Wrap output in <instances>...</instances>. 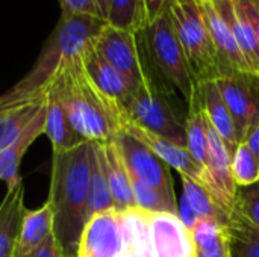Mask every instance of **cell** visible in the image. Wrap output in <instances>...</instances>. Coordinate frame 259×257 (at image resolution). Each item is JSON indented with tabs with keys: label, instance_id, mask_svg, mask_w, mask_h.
Instances as JSON below:
<instances>
[{
	"label": "cell",
	"instance_id": "19",
	"mask_svg": "<svg viewBox=\"0 0 259 257\" xmlns=\"http://www.w3.org/2000/svg\"><path fill=\"white\" fill-rule=\"evenodd\" d=\"M103 155L114 209L120 214H126L132 209H137L131 185V176L114 139L103 142Z\"/></svg>",
	"mask_w": 259,
	"mask_h": 257
},
{
	"label": "cell",
	"instance_id": "3",
	"mask_svg": "<svg viewBox=\"0 0 259 257\" xmlns=\"http://www.w3.org/2000/svg\"><path fill=\"white\" fill-rule=\"evenodd\" d=\"M49 89L58 95L73 129L83 141L105 142L118 132L123 108L118 101L100 92L90 80L82 58L65 65Z\"/></svg>",
	"mask_w": 259,
	"mask_h": 257
},
{
	"label": "cell",
	"instance_id": "30",
	"mask_svg": "<svg viewBox=\"0 0 259 257\" xmlns=\"http://www.w3.org/2000/svg\"><path fill=\"white\" fill-rule=\"evenodd\" d=\"M232 179L238 188H247L259 182V164L244 142H240L231 158Z\"/></svg>",
	"mask_w": 259,
	"mask_h": 257
},
{
	"label": "cell",
	"instance_id": "17",
	"mask_svg": "<svg viewBox=\"0 0 259 257\" xmlns=\"http://www.w3.org/2000/svg\"><path fill=\"white\" fill-rule=\"evenodd\" d=\"M46 129V103L35 120L27 126V129L21 133V136L8 148L0 151V182L6 183L8 189H12L21 182V176L18 173L20 164L29 147L44 135Z\"/></svg>",
	"mask_w": 259,
	"mask_h": 257
},
{
	"label": "cell",
	"instance_id": "2",
	"mask_svg": "<svg viewBox=\"0 0 259 257\" xmlns=\"http://www.w3.org/2000/svg\"><path fill=\"white\" fill-rule=\"evenodd\" d=\"M91 142L53 151L47 203L53 212V235L67 257H76L87 224Z\"/></svg>",
	"mask_w": 259,
	"mask_h": 257
},
{
	"label": "cell",
	"instance_id": "8",
	"mask_svg": "<svg viewBox=\"0 0 259 257\" xmlns=\"http://www.w3.org/2000/svg\"><path fill=\"white\" fill-rule=\"evenodd\" d=\"M124 215L108 211L91 217L80 235L76 257H126Z\"/></svg>",
	"mask_w": 259,
	"mask_h": 257
},
{
	"label": "cell",
	"instance_id": "23",
	"mask_svg": "<svg viewBox=\"0 0 259 257\" xmlns=\"http://www.w3.org/2000/svg\"><path fill=\"white\" fill-rule=\"evenodd\" d=\"M52 233H53V212L47 201L39 209L35 211L26 209L14 257L32 256L33 251Z\"/></svg>",
	"mask_w": 259,
	"mask_h": 257
},
{
	"label": "cell",
	"instance_id": "4",
	"mask_svg": "<svg viewBox=\"0 0 259 257\" xmlns=\"http://www.w3.org/2000/svg\"><path fill=\"white\" fill-rule=\"evenodd\" d=\"M143 56L184 95L187 103L196 91V82L191 76L184 48L175 30L168 3L164 11L144 29L137 33Z\"/></svg>",
	"mask_w": 259,
	"mask_h": 257
},
{
	"label": "cell",
	"instance_id": "14",
	"mask_svg": "<svg viewBox=\"0 0 259 257\" xmlns=\"http://www.w3.org/2000/svg\"><path fill=\"white\" fill-rule=\"evenodd\" d=\"M208 132V177L211 183V192L220 201V204L231 214L234 209L235 195L238 186L232 179L231 155L226 144L206 120Z\"/></svg>",
	"mask_w": 259,
	"mask_h": 257
},
{
	"label": "cell",
	"instance_id": "16",
	"mask_svg": "<svg viewBox=\"0 0 259 257\" xmlns=\"http://www.w3.org/2000/svg\"><path fill=\"white\" fill-rule=\"evenodd\" d=\"M197 89H199V97H200L202 109L205 112L206 120L214 127V130L219 133V136L223 139V142L226 144L228 151L232 158L240 141L237 136L234 120H232L231 112L217 88L215 80L200 83V85H197Z\"/></svg>",
	"mask_w": 259,
	"mask_h": 257
},
{
	"label": "cell",
	"instance_id": "36",
	"mask_svg": "<svg viewBox=\"0 0 259 257\" xmlns=\"http://www.w3.org/2000/svg\"><path fill=\"white\" fill-rule=\"evenodd\" d=\"M167 0H143V8H144V23L146 26L152 23L162 11L165 6Z\"/></svg>",
	"mask_w": 259,
	"mask_h": 257
},
{
	"label": "cell",
	"instance_id": "35",
	"mask_svg": "<svg viewBox=\"0 0 259 257\" xmlns=\"http://www.w3.org/2000/svg\"><path fill=\"white\" fill-rule=\"evenodd\" d=\"M243 142L249 147V150L253 153L255 159L259 164V117L255 120V123L249 127Z\"/></svg>",
	"mask_w": 259,
	"mask_h": 257
},
{
	"label": "cell",
	"instance_id": "12",
	"mask_svg": "<svg viewBox=\"0 0 259 257\" xmlns=\"http://www.w3.org/2000/svg\"><path fill=\"white\" fill-rule=\"evenodd\" d=\"M126 132L129 135H132L134 138H137L140 142H143L144 145H147L159 159H162L170 168L176 170L181 176L188 177L200 185H203L208 189V183H206V176L203 173V170L194 162V159L191 158V155L188 153V150L185 147H181L162 136H158L140 126H137L134 121H131L124 111L118 120V132Z\"/></svg>",
	"mask_w": 259,
	"mask_h": 257
},
{
	"label": "cell",
	"instance_id": "24",
	"mask_svg": "<svg viewBox=\"0 0 259 257\" xmlns=\"http://www.w3.org/2000/svg\"><path fill=\"white\" fill-rule=\"evenodd\" d=\"M181 180H182V195L188 200L199 220L211 221L220 226L229 224L231 214L220 204V201L211 194L209 189L184 176H181Z\"/></svg>",
	"mask_w": 259,
	"mask_h": 257
},
{
	"label": "cell",
	"instance_id": "22",
	"mask_svg": "<svg viewBox=\"0 0 259 257\" xmlns=\"http://www.w3.org/2000/svg\"><path fill=\"white\" fill-rule=\"evenodd\" d=\"M188 105V115L185 120V135H187V150L194 159V162L203 170L206 176L208 189L211 191V183L208 177V132H206V117L202 109L199 89L191 97ZM212 194V192H211ZM214 195V194H212Z\"/></svg>",
	"mask_w": 259,
	"mask_h": 257
},
{
	"label": "cell",
	"instance_id": "27",
	"mask_svg": "<svg viewBox=\"0 0 259 257\" xmlns=\"http://www.w3.org/2000/svg\"><path fill=\"white\" fill-rule=\"evenodd\" d=\"M229 257H259V230L232 209L229 224Z\"/></svg>",
	"mask_w": 259,
	"mask_h": 257
},
{
	"label": "cell",
	"instance_id": "11",
	"mask_svg": "<svg viewBox=\"0 0 259 257\" xmlns=\"http://www.w3.org/2000/svg\"><path fill=\"white\" fill-rule=\"evenodd\" d=\"M229 0H215L202 3L205 20L217 52L220 76L231 73H244L250 74V70L246 64V59L240 50L232 24L228 15ZM255 77V76H253Z\"/></svg>",
	"mask_w": 259,
	"mask_h": 257
},
{
	"label": "cell",
	"instance_id": "38",
	"mask_svg": "<svg viewBox=\"0 0 259 257\" xmlns=\"http://www.w3.org/2000/svg\"><path fill=\"white\" fill-rule=\"evenodd\" d=\"M94 3L97 6L99 17L106 21V15H108V0H94Z\"/></svg>",
	"mask_w": 259,
	"mask_h": 257
},
{
	"label": "cell",
	"instance_id": "20",
	"mask_svg": "<svg viewBox=\"0 0 259 257\" xmlns=\"http://www.w3.org/2000/svg\"><path fill=\"white\" fill-rule=\"evenodd\" d=\"M112 209H114V201H112V194H111L108 174L105 168L103 142H91L87 221L97 214L108 212Z\"/></svg>",
	"mask_w": 259,
	"mask_h": 257
},
{
	"label": "cell",
	"instance_id": "28",
	"mask_svg": "<svg viewBox=\"0 0 259 257\" xmlns=\"http://www.w3.org/2000/svg\"><path fill=\"white\" fill-rule=\"evenodd\" d=\"M106 23L117 29L140 33L146 26L143 0H108Z\"/></svg>",
	"mask_w": 259,
	"mask_h": 257
},
{
	"label": "cell",
	"instance_id": "1",
	"mask_svg": "<svg viewBox=\"0 0 259 257\" xmlns=\"http://www.w3.org/2000/svg\"><path fill=\"white\" fill-rule=\"evenodd\" d=\"M108 23L94 15L59 17L33 67L14 86L0 94V114L46 98L58 73L94 45Z\"/></svg>",
	"mask_w": 259,
	"mask_h": 257
},
{
	"label": "cell",
	"instance_id": "21",
	"mask_svg": "<svg viewBox=\"0 0 259 257\" xmlns=\"http://www.w3.org/2000/svg\"><path fill=\"white\" fill-rule=\"evenodd\" d=\"M44 135L49 136L53 151H64L71 150L87 141H83L77 132L73 129L62 103L59 101L58 95L47 89L46 94V129Z\"/></svg>",
	"mask_w": 259,
	"mask_h": 257
},
{
	"label": "cell",
	"instance_id": "33",
	"mask_svg": "<svg viewBox=\"0 0 259 257\" xmlns=\"http://www.w3.org/2000/svg\"><path fill=\"white\" fill-rule=\"evenodd\" d=\"M178 217L182 221V224L187 227L188 232H193V229L199 223V217L196 215L194 209L191 208V204L188 203V200L184 195L181 197V200L178 203Z\"/></svg>",
	"mask_w": 259,
	"mask_h": 257
},
{
	"label": "cell",
	"instance_id": "7",
	"mask_svg": "<svg viewBox=\"0 0 259 257\" xmlns=\"http://www.w3.org/2000/svg\"><path fill=\"white\" fill-rule=\"evenodd\" d=\"M112 139L120 150L131 177L158 189L170 201L178 203L170 167L162 159L126 132H117Z\"/></svg>",
	"mask_w": 259,
	"mask_h": 257
},
{
	"label": "cell",
	"instance_id": "29",
	"mask_svg": "<svg viewBox=\"0 0 259 257\" xmlns=\"http://www.w3.org/2000/svg\"><path fill=\"white\" fill-rule=\"evenodd\" d=\"M132 192L135 198L137 209L146 214H171L178 215V203L170 201L158 189L131 177Z\"/></svg>",
	"mask_w": 259,
	"mask_h": 257
},
{
	"label": "cell",
	"instance_id": "18",
	"mask_svg": "<svg viewBox=\"0 0 259 257\" xmlns=\"http://www.w3.org/2000/svg\"><path fill=\"white\" fill-rule=\"evenodd\" d=\"M24 214V185L21 180L17 186L6 191L0 204V257L15 256Z\"/></svg>",
	"mask_w": 259,
	"mask_h": 257
},
{
	"label": "cell",
	"instance_id": "13",
	"mask_svg": "<svg viewBox=\"0 0 259 257\" xmlns=\"http://www.w3.org/2000/svg\"><path fill=\"white\" fill-rule=\"evenodd\" d=\"M149 230L153 257H196L193 235L178 215L149 214Z\"/></svg>",
	"mask_w": 259,
	"mask_h": 257
},
{
	"label": "cell",
	"instance_id": "5",
	"mask_svg": "<svg viewBox=\"0 0 259 257\" xmlns=\"http://www.w3.org/2000/svg\"><path fill=\"white\" fill-rule=\"evenodd\" d=\"M167 3L196 85L217 80L220 67L202 3L197 0H167Z\"/></svg>",
	"mask_w": 259,
	"mask_h": 257
},
{
	"label": "cell",
	"instance_id": "25",
	"mask_svg": "<svg viewBox=\"0 0 259 257\" xmlns=\"http://www.w3.org/2000/svg\"><path fill=\"white\" fill-rule=\"evenodd\" d=\"M191 235L196 257H229L228 226L199 220Z\"/></svg>",
	"mask_w": 259,
	"mask_h": 257
},
{
	"label": "cell",
	"instance_id": "10",
	"mask_svg": "<svg viewBox=\"0 0 259 257\" xmlns=\"http://www.w3.org/2000/svg\"><path fill=\"white\" fill-rule=\"evenodd\" d=\"M215 83L234 120L238 141L243 142L249 127L259 117V79L231 73L220 76Z\"/></svg>",
	"mask_w": 259,
	"mask_h": 257
},
{
	"label": "cell",
	"instance_id": "26",
	"mask_svg": "<svg viewBox=\"0 0 259 257\" xmlns=\"http://www.w3.org/2000/svg\"><path fill=\"white\" fill-rule=\"evenodd\" d=\"M44 103L46 98L41 101L26 103L0 114V151L12 145L21 136L27 126L39 114Z\"/></svg>",
	"mask_w": 259,
	"mask_h": 257
},
{
	"label": "cell",
	"instance_id": "15",
	"mask_svg": "<svg viewBox=\"0 0 259 257\" xmlns=\"http://www.w3.org/2000/svg\"><path fill=\"white\" fill-rule=\"evenodd\" d=\"M82 65L97 89L118 103L124 101L140 86L124 77L109 62H106L97 53L94 45L82 55Z\"/></svg>",
	"mask_w": 259,
	"mask_h": 257
},
{
	"label": "cell",
	"instance_id": "6",
	"mask_svg": "<svg viewBox=\"0 0 259 257\" xmlns=\"http://www.w3.org/2000/svg\"><path fill=\"white\" fill-rule=\"evenodd\" d=\"M120 105L126 117L137 126L187 148L185 123L178 118L152 76Z\"/></svg>",
	"mask_w": 259,
	"mask_h": 257
},
{
	"label": "cell",
	"instance_id": "37",
	"mask_svg": "<svg viewBox=\"0 0 259 257\" xmlns=\"http://www.w3.org/2000/svg\"><path fill=\"white\" fill-rule=\"evenodd\" d=\"M244 11L247 12L253 30H255V36H256V45H258V55H259V0H241Z\"/></svg>",
	"mask_w": 259,
	"mask_h": 257
},
{
	"label": "cell",
	"instance_id": "31",
	"mask_svg": "<svg viewBox=\"0 0 259 257\" xmlns=\"http://www.w3.org/2000/svg\"><path fill=\"white\" fill-rule=\"evenodd\" d=\"M234 209L259 230V182L247 188H238Z\"/></svg>",
	"mask_w": 259,
	"mask_h": 257
},
{
	"label": "cell",
	"instance_id": "9",
	"mask_svg": "<svg viewBox=\"0 0 259 257\" xmlns=\"http://www.w3.org/2000/svg\"><path fill=\"white\" fill-rule=\"evenodd\" d=\"M97 53L135 85H143L150 73L144 64L137 33L105 26L94 42Z\"/></svg>",
	"mask_w": 259,
	"mask_h": 257
},
{
	"label": "cell",
	"instance_id": "39",
	"mask_svg": "<svg viewBox=\"0 0 259 257\" xmlns=\"http://www.w3.org/2000/svg\"><path fill=\"white\" fill-rule=\"evenodd\" d=\"M200 3H206V2H215V0H199Z\"/></svg>",
	"mask_w": 259,
	"mask_h": 257
},
{
	"label": "cell",
	"instance_id": "32",
	"mask_svg": "<svg viewBox=\"0 0 259 257\" xmlns=\"http://www.w3.org/2000/svg\"><path fill=\"white\" fill-rule=\"evenodd\" d=\"M59 5H61V17H70V15L99 17V11L94 0H59Z\"/></svg>",
	"mask_w": 259,
	"mask_h": 257
},
{
	"label": "cell",
	"instance_id": "41",
	"mask_svg": "<svg viewBox=\"0 0 259 257\" xmlns=\"http://www.w3.org/2000/svg\"><path fill=\"white\" fill-rule=\"evenodd\" d=\"M197 2H199V0H197Z\"/></svg>",
	"mask_w": 259,
	"mask_h": 257
},
{
	"label": "cell",
	"instance_id": "40",
	"mask_svg": "<svg viewBox=\"0 0 259 257\" xmlns=\"http://www.w3.org/2000/svg\"><path fill=\"white\" fill-rule=\"evenodd\" d=\"M24 257H32V256H24Z\"/></svg>",
	"mask_w": 259,
	"mask_h": 257
},
{
	"label": "cell",
	"instance_id": "34",
	"mask_svg": "<svg viewBox=\"0 0 259 257\" xmlns=\"http://www.w3.org/2000/svg\"><path fill=\"white\" fill-rule=\"evenodd\" d=\"M32 257H67L64 254V251H62V248H61V245L58 244V241H56V238H55V235L52 233L35 251H33V254Z\"/></svg>",
	"mask_w": 259,
	"mask_h": 257
}]
</instances>
